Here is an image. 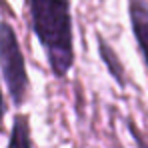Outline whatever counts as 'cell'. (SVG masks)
<instances>
[{
	"mask_svg": "<svg viewBox=\"0 0 148 148\" xmlns=\"http://www.w3.org/2000/svg\"><path fill=\"white\" fill-rule=\"evenodd\" d=\"M30 26L46 54L50 72L64 78L74 66V30L70 0H26Z\"/></svg>",
	"mask_w": 148,
	"mask_h": 148,
	"instance_id": "cell-1",
	"label": "cell"
},
{
	"mask_svg": "<svg viewBox=\"0 0 148 148\" xmlns=\"http://www.w3.org/2000/svg\"><path fill=\"white\" fill-rule=\"evenodd\" d=\"M0 72L12 102L22 106L30 90V80L18 36L12 24L6 20H0Z\"/></svg>",
	"mask_w": 148,
	"mask_h": 148,
	"instance_id": "cell-2",
	"label": "cell"
},
{
	"mask_svg": "<svg viewBox=\"0 0 148 148\" xmlns=\"http://www.w3.org/2000/svg\"><path fill=\"white\" fill-rule=\"evenodd\" d=\"M130 24L136 38V44L148 68V2L146 0H128Z\"/></svg>",
	"mask_w": 148,
	"mask_h": 148,
	"instance_id": "cell-3",
	"label": "cell"
},
{
	"mask_svg": "<svg viewBox=\"0 0 148 148\" xmlns=\"http://www.w3.org/2000/svg\"><path fill=\"white\" fill-rule=\"evenodd\" d=\"M8 148H34L32 138H30V122L26 114H16L10 128V138H8Z\"/></svg>",
	"mask_w": 148,
	"mask_h": 148,
	"instance_id": "cell-4",
	"label": "cell"
},
{
	"mask_svg": "<svg viewBox=\"0 0 148 148\" xmlns=\"http://www.w3.org/2000/svg\"><path fill=\"white\" fill-rule=\"evenodd\" d=\"M98 52H100L102 62H104V64H106V68H108V72L112 74V76H114V80L118 82V86H124V84H126V76H124L122 62H120V58L116 56V52L106 44V40H104V38H100V36H98Z\"/></svg>",
	"mask_w": 148,
	"mask_h": 148,
	"instance_id": "cell-5",
	"label": "cell"
},
{
	"mask_svg": "<svg viewBox=\"0 0 148 148\" xmlns=\"http://www.w3.org/2000/svg\"><path fill=\"white\" fill-rule=\"evenodd\" d=\"M126 124H128V130H130V136H132V140H134V144H136V148H148V136L136 126V122L132 120V118H128L126 120Z\"/></svg>",
	"mask_w": 148,
	"mask_h": 148,
	"instance_id": "cell-6",
	"label": "cell"
},
{
	"mask_svg": "<svg viewBox=\"0 0 148 148\" xmlns=\"http://www.w3.org/2000/svg\"><path fill=\"white\" fill-rule=\"evenodd\" d=\"M6 116V102H4V94H2V88H0V124Z\"/></svg>",
	"mask_w": 148,
	"mask_h": 148,
	"instance_id": "cell-7",
	"label": "cell"
},
{
	"mask_svg": "<svg viewBox=\"0 0 148 148\" xmlns=\"http://www.w3.org/2000/svg\"><path fill=\"white\" fill-rule=\"evenodd\" d=\"M116 148H120V146H116Z\"/></svg>",
	"mask_w": 148,
	"mask_h": 148,
	"instance_id": "cell-8",
	"label": "cell"
}]
</instances>
